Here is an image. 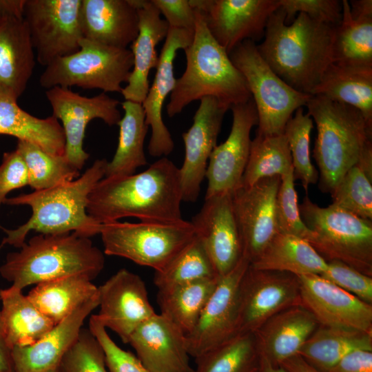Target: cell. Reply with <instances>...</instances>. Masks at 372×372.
Segmentation results:
<instances>
[{"mask_svg": "<svg viewBox=\"0 0 372 372\" xmlns=\"http://www.w3.org/2000/svg\"><path fill=\"white\" fill-rule=\"evenodd\" d=\"M319 326L302 304L287 308L276 313L255 333L259 355L274 365L296 355Z\"/></svg>", "mask_w": 372, "mask_h": 372, "instance_id": "28", "label": "cell"}, {"mask_svg": "<svg viewBox=\"0 0 372 372\" xmlns=\"http://www.w3.org/2000/svg\"><path fill=\"white\" fill-rule=\"evenodd\" d=\"M195 11L193 39L184 50L185 70L176 79L166 106L171 118L181 113L189 103L206 96L216 98L227 110L251 99L243 76L210 34L201 12Z\"/></svg>", "mask_w": 372, "mask_h": 372, "instance_id": "4", "label": "cell"}, {"mask_svg": "<svg viewBox=\"0 0 372 372\" xmlns=\"http://www.w3.org/2000/svg\"><path fill=\"white\" fill-rule=\"evenodd\" d=\"M250 266L255 269L286 272L299 276L320 275L326 269L327 262L305 240L279 232L250 262Z\"/></svg>", "mask_w": 372, "mask_h": 372, "instance_id": "32", "label": "cell"}, {"mask_svg": "<svg viewBox=\"0 0 372 372\" xmlns=\"http://www.w3.org/2000/svg\"><path fill=\"white\" fill-rule=\"evenodd\" d=\"M128 343L152 372H194L186 335L161 313H156L136 327Z\"/></svg>", "mask_w": 372, "mask_h": 372, "instance_id": "23", "label": "cell"}, {"mask_svg": "<svg viewBox=\"0 0 372 372\" xmlns=\"http://www.w3.org/2000/svg\"><path fill=\"white\" fill-rule=\"evenodd\" d=\"M103 253L90 238L74 233L39 234L20 250L8 254L0 267L1 276L23 290L39 283L81 275L94 280L103 269Z\"/></svg>", "mask_w": 372, "mask_h": 372, "instance_id": "5", "label": "cell"}, {"mask_svg": "<svg viewBox=\"0 0 372 372\" xmlns=\"http://www.w3.org/2000/svg\"><path fill=\"white\" fill-rule=\"evenodd\" d=\"M179 168L163 156L145 171L105 177L91 192L87 213L100 224L135 217L143 222L183 220Z\"/></svg>", "mask_w": 372, "mask_h": 372, "instance_id": "1", "label": "cell"}, {"mask_svg": "<svg viewBox=\"0 0 372 372\" xmlns=\"http://www.w3.org/2000/svg\"><path fill=\"white\" fill-rule=\"evenodd\" d=\"M329 372H372V351H354L342 359Z\"/></svg>", "mask_w": 372, "mask_h": 372, "instance_id": "51", "label": "cell"}, {"mask_svg": "<svg viewBox=\"0 0 372 372\" xmlns=\"http://www.w3.org/2000/svg\"><path fill=\"white\" fill-rule=\"evenodd\" d=\"M306 107L317 127L313 157L319 170L318 187L331 194L372 144V124L356 108L322 96L311 95Z\"/></svg>", "mask_w": 372, "mask_h": 372, "instance_id": "6", "label": "cell"}, {"mask_svg": "<svg viewBox=\"0 0 372 372\" xmlns=\"http://www.w3.org/2000/svg\"><path fill=\"white\" fill-rule=\"evenodd\" d=\"M124 115L118 122L119 135L116 152L107 163L105 177L134 174L147 165L144 142L149 126L141 103L125 101L121 103Z\"/></svg>", "mask_w": 372, "mask_h": 372, "instance_id": "35", "label": "cell"}, {"mask_svg": "<svg viewBox=\"0 0 372 372\" xmlns=\"http://www.w3.org/2000/svg\"><path fill=\"white\" fill-rule=\"evenodd\" d=\"M11 352L12 349L6 340L0 312V371L12 369Z\"/></svg>", "mask_w": 372, "mask_h": 372, "instance_id": "52", "label": "cell"}, {"mask_svg": "<svg viewBox=\"0 0 372 372\" xmlns=\"http://www.w3.org/2000/svg\"><path fill=\"white\" fill-rule=\"evenodd\" d=\"M107 161L96 160L79 178L51 188L34 191L6 198L9 205H28L32 216L24 224L14 229H3L6 236L5 245L21 248L31 231L42 234H76L90 238L100 234L102 224L87 213L89 196L96 185L105 176Z\"/></svg>", "mask_w": 372, "mask_h": 372, "instance_id": "3", "label": "cell"}, {"mask_svg": "<svg viewBox=\"0 0 372 372\" xmlns=\"http://www.w3.org/2000/svg\"><path fill=\"white\" fill-rule=\"evenodd\" d=\"M104 253L132 260L158 271L195 237L191 222L163 223L113 221L102 224Z\"/></svg>", "mask_w": 372, "mask_h": 372, "instance_id": "10", "label": "cell"}, {"mask_svg": "<svg viewBox=\"0 0 372 372\" xmlns=\"http://www.w3.org/2000/svg\"><path fill=\"white\" fill-rule=\"evenodd\" d=\"M81 0H25L23 17L38 63L47 66L80 48Z\"/></svg>", "mask_w": 372, "mask_h": 372, "instance_id": "11", "label": "cell"}, {"mask_svg": "<svg viewBox=\"0 0 372 372\" xmlns=\"http://www.w3.org/2000/svg\"><path fill=\"white\" fill-rule=\"evenodd\" d=\"M218 278L201 240L194 238L162 270L155 271L158 289L198 280Z\"/></svg>", "mask_w": 372, "mask_h": 372, "instance_id": "41", "label": "cell"}, {"mask_svg": "<svg viewBox=\"0 0 372 372\" xmlns=\"http://www.w3.org/2000/svg\"><path fill=\"white\" fill-rule=\"evenodd\" d=\"M320 276L360 300L372 304V276L338 260L328 261Z\"/></svg>", "mask_w": 372, "mask_h": 372, "instance_id": "47", "label": "cell"}, {"mask_svg": "<svg viewBox=\"0 0 372 372\" xmlns=\"http://www.w3.org/2000/svg\"><path fill=\"white\" fill-rule=\"evenodd\" d=\"M169 27L194 32L196 11L189 0H151Z\"/></svg>", "mask_w": 372, "mask_h": 372, "instance_id": "50", "label": "cell"}, {"mask_svg": "<svg viewBox=\"0 0 372 372\" xmlns=\"http://www.w3.org/2000/svg\"><path fill=\"white\" fill-rule=\"evenodd\" d=\"M48 372H57V368L56 369H52V370H50Z\"/></svg>", "mask_w": 372, "mask_h": 372, "instance_id": "56", "label": "cell"}, {"mask_svg": "<svg viewBox=\"0 0 372 372\" xmlns=\"http://www.w3.org/2000/svg\"><path fill=\"white\" fill-rule=\"evenodd\" d=\"M133 62L128 48L111 47L83 38L77 52L45 66L39 83L47 90L77 86L99 89L105 93H121V85L127 83Z\"/></svg>", "mask_w": 372, "mask_h": 372, "instance_id": "9", "label": "cell"}, {"mask_svg": "<svg viewBox=\"0 0 372 372\" xmlns=\"http://www.w3.org/2000/svg\"><path fill=\"white\" fill-rule=\"evenodd\" d=\"M83 38L127 48L138 34V9L133 0H81Z\"/></svg>", "mask_w": 372, "mask_h": 372, "instance_id": "26", "label": "cell"}, {"mask_svg": "<svg viewBox=\"0 0 372 372\" xmlns=\"http://www.w3.org/2000/svg\"><path fill=\"white\" fill-rule=\"evenodd\" d=\"M99 304V293L55 324L34 344L12 348L14 371L48 372L56 369L64 355L76 341L85 319Z\"/></svg>", "mask_w": 372, "mask_h": 372, "instance_id": "24", "label": "cell"}, {"mask_svg": "<svg viewBox=\"0 0 372 372\" xmlns=\"http://www.w3.org/2000/svg\"><path fill=\"white\" fill-rule=\"evenodd\" d=\"M285 14V23L292 22L298 12L310 19L331 25H338L342 13V1L338 0H279Z\"/></svg>", "mask_w": 372, "mask_h": 372, "instance_id": "48", "label": "cell"}, {"mask_svg": "<svg viewBox=\"0 0 372 372\" xmlns=\"http://www.w3.org/2000/svg\"><path fill=\"white\" fill-rule=\"evenodd\" d=\"M0 372H15L13 369L6 370V371H0Z\"/></svg>", "mask_w": 372, "mask_h": 372, "instance_id": "55", "label": "cell"}, {"mask_svg": "<svg viewBox=\"0 0 372 372\" xmlns=\"http://www.w3.org/2000/svg\"><path fill=\"white\" fill-rule=\"evenodd\" d=\"M280 176L259 180L232 192V203L241 240L242 256L256 259L279 233L276 196Z\"/></svg>", "mask_w": 372, "mask_h": 372, "instance_id": "16", "label": "cell"}, {"mask_svg": "<svg viewBox=\"0 0 372 372\" xmlns=\"http://www.w3.org/2000/svg\"><path fill=\"white\" fill-rule=\"evenodd\" d=\"M203 242L218 277L230 272L242 256L232 203V192L205 198L190 221Z\"/></svg>", "mask_w": 372, "mask_h": 372, "instance_id": "19", "label": "cell"}, {"mask_svg": "<svg viewBox=\"0 0 372 372\" xmlns=\"http://www.w3.org/2000/svg\"><path fill=\"white\" fill-rule=\"evenodd\" d=\"M97 295L99 287L92 280L75 275L39 283L27 296L42 313L56 324Z\"/></svg>", "mask_w": 372, "mask_h": 372, "instance_id": "34", "label": "cell"}, {"mask_svg": "<svg viewBox=\"0 0 372 372\" xmlns=\"http://www.w3.org/2000/svg\"><path fill=\"white\" fill-rule=\"evenodd\" d=\"M1 320L11 349L34 344L55 324L25 296L10 286L0 289Z\"/></svg>", "mask_w": 372, "mask_h": 372, "instance_id": "31", "label": "cell"}, {"mask_svg": "<svg viewBox=\"0 0 372 372\" xmlns=\"http://www.w3.org/2000/svg\"><path fill=\"white\" fill-rule=\"evenodd\" d=\"M218 279H205L158 289L160 313L187 335L194 328Z\"/></svg>", "mask_w": 372, "mask_h": 372, "instance_id": "36", "label": "cell"}, {"mask_svg": "<svg viewBox=\"0 0 372 372\" xmlns=\"http://www.w3.org/2000/svg\"><path fill=\"white\" fill-rule=\"evenodd\" d=\"M311 95H318L358 110L372 124V67L332 62Z\"/></svg>", "mask_w": 372, "mask_h": 372, "instance_id": "29", "label": "cell"}, {"mask_svg": "<svg viewBox=\"0 0 372 372\" xmlns=\"http://www.w3.org/2000/svg\"><path fill=\"white\" fill-rule=\"evenodd\" d=\"M193 123L182 134L185 157L179 168L183 201L194 203L199 196L211 152L217 145L223 117L228 110L214 97L201 99Z\"/></svg>", "mask_w": 372, "mask_h": 372, "instance_id": "21", "label": "cell"}, {"mask_svg": "<svg viewBox=\"0 0 372 372\" xmlns=\"http://www.w3.org/2000/svg\"><path fill=\"white\" fill-rule=\"evenodd\" d=\"M302 304L319 325L372 332V304L318 274L297 276Z\"/></svg>", "mask_w": 372, "mask_h": 372, "instance_id": "20", "label": "cell"}, {"mask_svg": "<svg viewBox=\"0 0 372 372\" xmlns=\"http://www.w3.org/2000/svg\"><path fill=\"white\" fill-rule=\"evenodd\" d=\"M331 195V205L372 220V179L357 165L346 172Z\"/></svg>", "mask_w": 372, "mask_h": 372, "instance_id": "43", "label": "cell"}, {"mask_svg": "<svg viewBox=\"0 0 372 372\" xmlns=\"http://www.w3.org/2000/svg\"><path fill=\"white\" fill-rule=\"evenodd\" d=\"M26 165L16 151L5 152L0 165V207L11 191L28 185Z\"/></svg>", "mask_w": 372, "mask_h": 372, "instance_id": "49", "label": "cell"}, {"mask_svg": "<svg viewBox=\"0 0 372 372\" xmlns=\"http://www.w3.org/2000/svg\"><path fill=\"white\" fill-rule=\"evenodd\" d=\"M297 304L302 302L296 276L249 265L239 289L237 334L255 333L272 316Z\"/></svg>", "mask_w": 372, "mask_h": 372, "instance_id": "12", "label": "cell"}, {"mask_svg": "<svg viewBox=\"0 0 372 372\" xmlns=\"http://www.w3.org/2000/svg\"><path fill=\"white\" fill-rule=\"evenodd\" d=\"M256 372H258V371Z\"/></svg>", "mask_w": 372, "mask_h": 372, "instance_id": "57", "label": "cell"}, {"mask_svg": "<svg viewBox=\"0 0 372 372\" xmlns=\"http://www.w3.org/2000/svg\"><path fill=\"white\" fill-rule=\"evenodd\" d=\"M334 28L332 62L372 67V14L352 16L349 1Z\"/></svg>", "mask_w": 372, "mask_h": 372, "instance_id": "37", "label": "cell"}, {"mask_svg": "<svg viewBox=\"0 0 372 372\" xmlns=\"http://www.w3.org/2000/svg\"><path fill=\"white\" fill-rule=\"evenodd\" d=\"M35 53L23 17H0V94L17 101L35 65Z\"/></svg>", "mask_w": 372, "mask_h": 372, "instance_id": "27", "label": "cell"}, {"mask_svg": "<svg viewBox=\"0 0 372 372\" xmlns=\"http://www.w3.org/2000/svg\"><path fill=\"white\" fill-rule=\"evenodd\" d=\"M24 161L29 184L34 191L53 187L79 176L80 173L65 155L50 154L39 146L18 141L15 149Z\"/></svg>", "mask_w": 372, "mask_h": 372, "instance_id": "40", "label": "cell"}, {"mask_svg": "<svg viewBox=\"0 0 372 372\" xmlns=\"http://www.w3.org/2000/svg\"><path fill=\"white\" fill-rule=\"evenodd\" d=\"M195 359L194 372H256L259 354L255 334L238 333Z\"/></svg>", "mask_w": 372, "mask_h": 372, "instance_id": "39", "label": "cell"}, {"mask_svg": "<svg viewBox=\"0 0 372 372\" xmlns=\"http://www.w3.org/2000/svg\"><path fill=\"white\" fill-rule=\"evenodd\" d=\"M194 32L169 27L167 35L159 55L154 81L141 103L146 124L151 128L148 152L154 157L172 153L174 143L163 120L162 110L166 98L174 88V61L178 50H185L192 43Z\"/></svg>", "mask_w": 372, "mask_h": 372, "instance_id": "22", "label": "cell"}, {"mask_svg": "<svg viewBox=\"0 0 372 372\" xmlns=\"http://www.w3.org/2000/svg\"><path fill=\"white\" fill-rule=\"evenodd\" d=\"M249 265L242 256L230 272L218 277L194 328L186 335L190 357L196 358L237 334L239 289Z\"/></svg>", "mask_w": 372, "mask_h": 372, "instance_id": "15", "label": "cell"}, {"mask_svg": "<svg viewBox=\"0 0 372 372\" xmlns=\"http://www.w3.org/2000/svg\"><path fill=\"white\" fill-rule=\"evenodd\" d=\"M99 342L89 329L82 328L71 348L61 359L57 372H108Z\"/></svg>", "mask_w": 372, "mask_h": 372, "instance_id": "44", "label": "cell"}, {"mask_svg": "<svg viewBox=\"0 0 372 372\" xmlns=\"http://www.w3.org/2000/svg\"><path fill=\"white\" fill-rule=\"evenodd\" d=\"M362 350L372 351V332L320 325L298 355L320 372H329L344 357Z\"/></svg>", "mask_w": 372, "mask_h": 372, "instance_id": "33", "label": "cell"}, {"mask_svg": "<svg viewBox=\"0 0 372 372\" xmlns=\"http://www.w3.org/2000/svg\"><path fill=\"white\" fill-rule=\"evenodd\" d=\"M313 127L311 117L300 107L288 121L284 130L291 155L294 180L301 182L306 192L311 185L318 180V172L313 165L310 156V136Z\"/></svg>", "mask_w": 372, "mask_h": 372, "instance_id": "42", "label": "cell"}, {"mask_svg": "<svg viewBox=\"0 0 372 372\" xmlns=\"http://www.w3.org/2000/svg\"><path fill=\"white\" fill-rule=\"evenodd\" d=\"M258 372H289L281 365H274L266 358L259 355Z\"/></svg>", "mask_w": 372, "mask_h": 372, "instance_id": "54", "label": "cell"}, {"mask_svg": "<svg viewBox=\"0 0 372 372\" xmlns=\"http://www.w3.org/2000/svg\"><path fill=\"white\" fill-rule=\"evenodd\" d=\"M293 168L284 134L267 136L256 133L251 140L248 161L238 187H250L265 178L281 177Z\"/></svg>", "mask_w": 372, "mask_h": 372, "instance_id": "38", "label": "cell"}, {"mask_svg": "<svg viewBox=\"0 0 372 372\" xmlns=\"http://www.w3.org/2000/svg\"><path fill=\"white\" fill-rule=\"evenodd\" d=\"M293 168L280 177L276 196V214L279 232L300 237L307 241L310 230L304 223L294 187Z\"/></svg>", "mask_w": 372, "mask_h": 372, "instance_id": "45", "label": "cell"}, {"mask_svg": "<svg viewBox=\"0 0 372 372\" xmlns=\"http://www.w3.org/2000/svg\"><path fill=\"white\" fill-rule=\"evenodd\" d=\"M45 95L52 116L62 122L65 156L80 171L89 158L83 147L87 125L96 118L101 119L109 126L118 125L122 118L118 109L120 102L103 92L87 97L68 87L58 86L48 89Z\"/></svg>", "mask_w": 372, "mask_h": 372, "instance_id": "13", "label": "cell"}, {"mask_svg": "<svg viewBox=\"0 0 372 372\" xmlns=\"http://www.w3.org/2000/svg\"><path fill=\"white\" fill-rule=\"evenodd\" d=\"M230 110L233 121L229 134L225 142L214 147L208 161L205 198L237 189L248 161L251 131L258 121L255 104L251 98Z\"/></svg>", "mask_w": 372, "mask_h": 372, "instance_id": "17", "label": "cell"}, {"mask_svg": "<svg viewBox=\"0 0 372 372\" xmlns=\"http://www.w3.org/2000/svg\"><path fill=\"white\" fill-rule=\"evenodd\" d=\"M280 365L289 372H320L298 354L285 360Z\"/></svg>", "mask_w": 372, "mask_h": 372, "instance_id": "53", "label": "cell"}, {"mask_svg": "<svg viewBox=\"0 0 372 372\" xmlns=\"http://www.w3.org/2000/svg\"><path fill=\"white\" fill-rule=\"evenodd\" d=\"M17 102L0 94V135L32 143L54 155H65V135L58 119L53 116L45 118L34 116Z\"/></svg>", "mask_w": 372, "mask_h": 372, "instance_id": "30", "label": "cell"}, {"mask_svg": "<svg viewBox=\"0 0 372 372\" xmlns=\"http://www.w3.org/2000/svg\"><path fill=\"white\" fill-rule=\"evenodd\" d=\"M88 329L102 347L110 372H152L143 365L136 355L117 345L96 315L90 318Z\"/></svg>", "mask_w": 372, "mask_h": 372, "instance_id": "46", "label": "cell"}, {"mask_svg": "<svg viewBox=\"0 0 372 372\" xmlns=\"http://www.w3.org/2000/svg\"><path fill=\"white\" fill-rule=\"evenodd\" d=\"M138 9V34L130 45L133 67L127 85L121 94L125 101L142 103L149 88V74L156 68L159 56L156 45L165 39L169 25L161 17V12L152 1L133 0Z\"/></svg>", "mask_w": 372, "mask_h": 372, "instance_id": "25", "label": "cell"}, {"mask_svg": "<svg viewBox=\"0 0 372 372\" xmlns=\"http://www.w3.org/2000/svg\"><path fill=\"white\" fill-rule=\"evenodd\" d=\"M201 12L214 39L229 54L244 41L254 42L265 34L269 18L279 0H189Z\"/></svg>", "mask_w": 372, "mask_h": 372, "instance_id": "14", "label": "cell"}, {"mask_svg": "<svg viewBox=\"0 0 372 372\" xmlns=\"http://www.w3.org/2000/svg\"><path fill=\"white\" fill-rule=\"evenodd\" d=\"M100 310L96 317L122 342L142 322L156 313L144 281L137 274L121 269L99 287Z\"/></svg>", "mask_w": 372, "mask_h": 372, "instance_id": "18", "label": "cell"}, {"mask_svg": "<svg viewBox=\"0 0 372 372\" xmlns=\"http://www.w3.org/2000/svg\"><path fill=\"white\" fill-rule=\"evenodd\" d=\"M243 76L258 114L257 134H284L288 121L306 106L310 94L298 92L282 81L269 66L251 40L239 43L229 54Z\"/></svg>", "mask_w": 372, "mask_h": 372, "instance_id": "8", "label": "cell"}, {"mask_svg": "<svg viewBox=\"0 0 372 372\" xmlns=\"http://www.w3.org/2000/svg\"><path fill=\"white\" fill-rule=\"evenodd\" d=\"M299 13L291 23L280 7L269 18L257 49L271 70L296 90L311 94L332 63L334 28Z\"/></svg>", "mask_w": 372, "mask_h": 372, "instance_id": "2", "label": "cell"}, {"mask_svg": "<svg viewBox=\"0 0 372 372\" xmlns=\"http://www.w3.org/2000/svg\"><path fill=\"white\" fill-rule=\"evenodd\" d=\"M299 209L311 231L307 241L327 262L338 260L372 276V220L331 205L320 207L308 196Z\"/></svg>", "mask_w": 372, "mask_h": 372, "instance_id": "7", "label": "cell"}]
</instances>
